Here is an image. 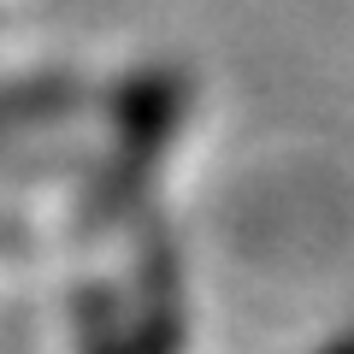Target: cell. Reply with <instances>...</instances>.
<instances>
[{
  "label": "cell",
  "mask_w": 354,
  "mask_h": 354,
  "mask_svg": "<svg viewBox=\"0 0 354 354\" xmlns=\"http://www.w3.org/2000/svg\"><path fill=\"white\" fill-rule=\"evenodd\" d=\"M325 354H354V337H342V342H330Z\"/></svg>",
  "instance_id": "6da1fadb"
}]
</instances>
